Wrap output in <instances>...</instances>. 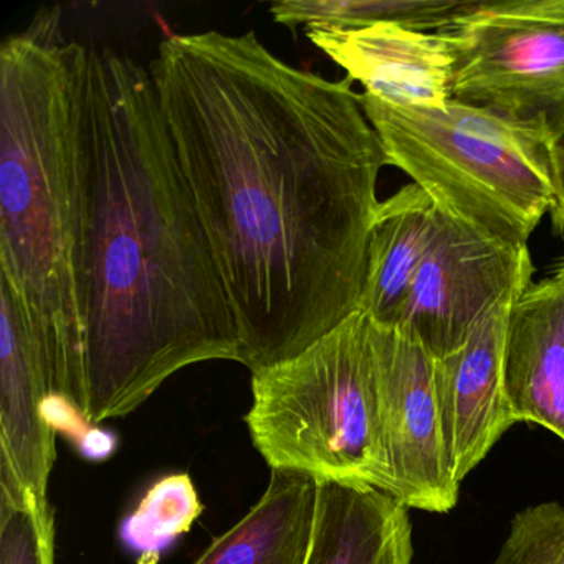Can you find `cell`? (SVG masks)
I'll return each instance as SVG.
<instances>
[{
    "label": "cell",
    "mask_w": 564,
    "mask_h": 564,
    "mask_svg": "<svg viewBox=\"0 0 564 564\" xmlns=\"http://www.w3.org/2000/svg\"><path fill=\"white\" fill-rule=\"evenodd\" d=\"M372 332L356 312L302 355L253 372L246 422L272 470L388 494Z\"/></svg>",
    "instance_id": "cell-5"
},
{
    "label": "cell",
    "mask_w": 564,
    "mask_h": 564,
    "mask_svg": "<svg viewBox=\"0 0 564 564\" xmlns=\"http://www.w3.org/2000/svg\"><path fill=\"white\" fill-rule=\"evenodd\" d=\"M54 375L18 299L0 282V495L47 500L54 470Z\"/></svg>",
    "instance_id": "cell-9"
},
{
    "label": "cell",
    "mask_w": 564,
    "mask_h": 564,
    "mask_svg": "<svg viewBox=\"0 0 564 564\" xmlns=\"http://www.w3.org/2000/svg\"><path fill=\"white\" fill-rule=\"evenodd\" d=\"M520 295L498 302L460 348L434 359L442 434L458 484L517 424L505 392V343L511 308Z\"/></svg>",
    "instance_id": "cell-10"
},
{
    "label": "cell",
    "mask_w": 564,
    "mask_h": 564,
    "mask_svg": "<svg viewBox=\"0 0 564 564\" xmlns=\"http://www.w3.org/2000/svg\"><path fill=\"white\" fill-rule=\"evenodd\" d=\"M464 6L460 0H280L270 6L276 24L306 31L368 28L395 22L415 31L437 32Z\"/></svg>",
    "instance_id": "cell-16"
},
{
    "label": "cell",
    "mask_w": 564,
    "mask_h": 564,
    "mask_svg": "<svg viewBox=\"0 0 564 564\" xmlns=\"http://www.w3.org/2000/svg\"><path fill=\"white\" fill-rule=\"evenodd\" d=\"M488 564H564V503L541 501L518 511Z\"/></svg>",
    "instance_id": "cell-19"
},
{
    "label": "cell",
    "mask_w": 564,
    "mask_h": 564,
    "mask_svg": "<svg viewBox=\"0 0 564 564\" xmlns=\"http://www.w3.org/2000/svg\"><path fill=\"white\" fill-rule=\"evenodd\" d=\"M137 564H160V553L150 551V553L141 554V556L138 557Z\"/></svg>",
    "instance_id": "cell-21"
},
{
    "label": "cell",
    "mask_w": 564,
    "mask_h": 564,
    "mask_svg": "<svg viewBox=\"0 0 564 564\" xmlns=\"http://www.w3.org/2000/svg\"><path fill=\"white\" fill-rule=\"evenodd\" d=\"M306 35L346 78L361 85L362 97L398 108H444L452 100L454 58L437 32L379 22Z\"/></svg>",
    "instance_id": "cell-11"
},
{
    "label": "cell",
    "mask_w": 564,
    "mask_h": 564,
    "mask_svg": "<svg viewBox=\"0 0 564 564\" xmlns=\"http://www.w3.org/2000/svg\"><path fill=\"white\" fill-rule=\"evenodd\" d=\"M372 326L388 495L408 510L448 513L460 484L442 434L434 358L399 329Z\"/></svg>",
    "instance_id": "cell-8"
},
{
    "label": "cell",
    "mask_w": 564,
    "mask_h": 564,
    "mask_svg": "<svg viewBox=\"0 0 564 564\" xmlns=\"http://www.w3.org/2000/svg\"><path fill=\"white\" fill-rule=\"evenodd\" d=\"M550 123L553 128L554 158H556L557 184H560V199L550 217L554 234L564 239V104L550 118Z\"/></svg>",
    "instance_id": "cell-20"
},
{
    "label": "cell",
    "mask_w": 564,
    "mask_h": 564,
    "mask_svg": "<svg viewBox=\"0 0 564 564\" xmlns=\"http://www.w3.org/2000/svg\"><path fill=\"white\" fill-rule=\"evenodd\" d=\"M437 220V207L414 183L379 203L369 234L368 267L358 310L375 325H398Z\"/></svg>",
    "instance_id": "cell-14"
},
{
    "label": "cell",
    "mask_w": 564,
    "mask_h": 564,
    "mask_svg": "<svg viewBox=\"0 0 564 564\" xmlns=\"http://www.w3.org/2000/svg\"><path fill=\"white\" fill-rule=\"evenodd\" d=\"M203 513V503L187 474L170 475L156 481L124 521L121 536L141 554L156 551L187 533Z\"/></svg>",
    "instance_id": "cell-17"
},
{
    "label": "cell",
    "mask_w": 564,
    "mask_h": 564,
    "mask_svg": "<svg viewBox=\"0 0 564 564\" xmlns=\"http://www.w3.org/2000/svg\"><path fill=\"white\" fill-rule=\"evenodd\" d=\"M318 480L270 471L269 487L249 513L214 538L194 564H305L312 543Z\"/></svg>",
    "instance_id": "cell-15"
},
{
    "label": "cell",
    "mask_w": 564,
    "mask_h": 564,
    "mask_svg": "<svg viewBox=\"0 0 564 564\" xmlns=\"http://www.w3.org/2000/svg\"><path fill=\"white\" fill-rule=\"evenodd\" d=\"M87 54L65 37L58 8L0 47V282L51 362L58 401L80 419Z\"/></svg>",
    "instance_id": "cell-3"
},
{
    "label": "cell",
    "mask_w": 564,
    "mask_h": 564,
    "mask_svg": "<svg viewBox=\"0 0 564 564\" xmlns=\"http://www.w3.org/2000/svg\"><path fill=\"white\" fill-rule=\"evenodd\" d=\"M437 34L454 58V100L520 118L564 104V0H470Z\"/></svg>",
    "instance_id": "cell-6"
},
{
    "label": "cell",
    "mask_w": 564,
    "mask_h": 564,
    "mask_svg": "<svg viewBox=\"0 0 564 564\" xmlns=\"http://www.w3.org/2000/svg\"><path fill=\"white\" fill-rule=\"evenodd\" d=\"M533 272L528 247L508 246L438 213L394 328L442 358L460 348L498 302L523 292Z\"/></svg>",
    "instance_id": "cell-7"
},
{
    "label": "cell",
    "mask_w": 564,
    "mask_h": 564,
    "mask_svg": "<svg viewBox=\"0 0 564 564\" xmlns=\"http://www.w3.org/2000/svg\"><path fill=\"white\" fill-rule=\"evenodd\" d=\"M0 564H55V518L48 500L0 495Z\"/></svg>",
    "instance_id": "cell-18"
},
{
    "label": "cell",
    "mask_w": 564,
    "mask_h": 564,
    "mask_svg": "<svg viewBox=\"0 0 564 564\" xmlns=\"http://www.w3.org/2000/svg\"><path fill=\"white\" fill-rule=\"evenodd\" d=\"M388 166L404 171L438 213L523 249L560 199L553 128L452 98L444 108H398L359 94Z\"/></svg>",
    "instance_id": "cell-4"
},
{
    "label": "cell",
    "mask_w": 564,
    "mask_h": 564,
    "mask_svg": "<svg viewBox=\"0 0 564 564\" xmlns=\"http://www.w3.org/2000/svg\"><path fill=\"white\" fill-rule=\"evenodd\" d=\"M412 523L384 491L348 481H318L305 564H412Z\"/></svg>",
    "instance_id": "cell-13"
},
{
    "label": "cell",
    "mask_w": 564,
    "mask_h": 564,
    "mask_svg": "<svg viewBox=\"0 0 564 564\" xmlns=\"http://www.w3.org/2000/svg\"><path fill=\"white\" fill-rule=\"evenodd\" d=\"M250 372L302 355L359 310L378 133L349 78L256 32L170 35L150 65Z\"/></svg>",
    "instance_id": "cell-1"
},
{
    "label": "cell",
    "mask_w": 564,
    "mask_h": 564,
    "mask_svg": "<svg viewBox=\"0 0 564 564\" xmlns=\"http://www.w3.org/2000/svg\"><path fill=\"white\" fill-rule=\"evenodd\" d=\"M84 140L82 421L95 425L187 366L240 362V343L150 67L88 47Z\"/></svg>",
    "instance_id": "cell-2"
},
{
    "label": "cell",
    "mask_w": 564,
    "mask_h": 564,
    "mask_svg": "<svg viewBox=\"0 0 564 564\" xmlns=\"http://www.w3.org/2000/svg\"><path fill=\"white\" fill-rule=\"evenodd\" d=\"M505 392L514 421L541 425L564 442V257L514 300Z\"/></svg>",
    "instance_id": "cell-12"
}]
</instances>
